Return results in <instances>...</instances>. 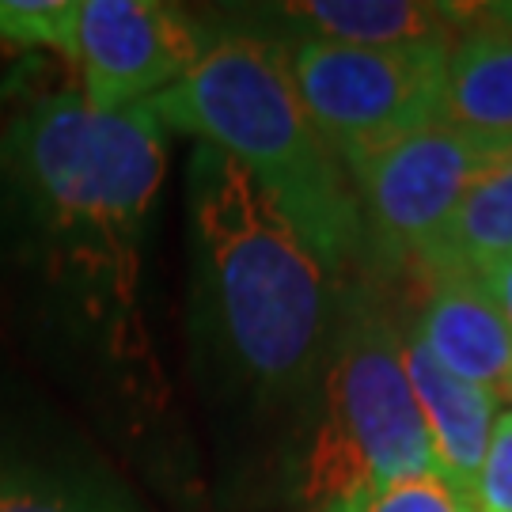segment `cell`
Wrapping results in <instances>:
<instances>
[{
    "mask_svg": "<svg viewBox=\"0 0 512 512\" xmlns=\"http://www.w3.org/2000/svg\"><path fill=\"white\" fill-rule=\"evenodd\" d=\"M167 126L152 103L92 110L38 99L0 133V183L46 277L122 357H145L141 270L164 183Z\"/></svg>",
    "mask_w": 512,
    "mask_h": 512,
    "instance_id": "cell-1",
    "label": "cell"
},
{
    "mask_svg": "<svg viewBox=\"0 0 512 512\" xmlns=\"http://www.w3.org/2000/svg\"><path fill=\"white\" fill-rule=\"evenodd\" d=\"M202 285L239 376L270 399L315 387L346 289L285 209L217 148L198 145L186 171Z\"/></svg>",
    "mask_w": 512,
    "mask_h": 512,
    "instance_id": "cell-2",
    "label": "cell"
},
{
    "mask_svg": "<svg viewBox=\"0 0 512 512\" xmlns=\"http://www.w3.org/2000/svg\"><path fill=\"white\" fill-rule=\"evenodd\" d=\"M152 110L167 133H186L232 156L285 209L342 289L365 266L357 186L296 92L285 38L213 35L198 65L152 99Z\"/></svg>",
    "mask_w": 512,
    "mask_h": 512,
    "instance_id": "cell-3",
    "label": "cell"
},
{
    "mask_svg": "<svg viewBox=\"0 0 512 512\" xmlns=\"http://www.w3.org/2000/svg\"><path fill=\"white\" fill-rule=\"evenodd\" d=\"M319 414L300 456L304 512H334L395 478L437 471L403 365V323L368 293L342 296L315 380Z\"/></svg>",
    "mask_w": 512,
    "mask_h": 512,
    "instance_id": "cell-4",
    "label": "cell"
},
{
    "mask_svg": "<svg viewBox=\"0 0 512 512\" xmlns=\"http://www.w3.org/2000/svg\"><path fill=\"white\" fill-rule=\"evenodd\" d=\"M293 80L311 122L353 167L440 122L448 50H368L293 42Z\"/></svg>",
    "mask_w": 512,
    "mask_h": 512,
    "instance_id": "cell-5",
    "label": "cell"
},
{
    "mask_svg": "<svg viewBox=\"0 0 512 512\" xmlns=\"http://www.w3.org/2000/svg\"><path fill=\"white\" fill-rule=\"evenodd\" d=\"M494 156L501 152L433 122L349 167L365 224V266H421L463 202L467 186Z\"/></svg>",
    "mask_w": 512,
    "mask_h": 512,
    "instance_id": "cell-6",
    "label": "cell"
},
{
    "mask_svg": "<svg viewBox=\"0 0 512 512\" xmlns=\"http://www.w3.org/2000/svg\"><path fill=\"white\" fill-rule=\"evenodd\" d=\"M209 31L160 0H80L73 69L92 110H129L175 88L205 54Z\"/></svg>",
    "mask_w": 512,
    "mask_h": 512,
    "instance_id": "cell-7",
    "label": "cell"
},
{
    "mask_svg": "<svg viewBox=\"0 0 512 512\" xmlns=\"http://www.w3.org/2000/svg\"><path fill=\"white\" fill-rule=\"evenodd\" d=\"M429 289L414 319V338L429 357L467 384L486 387L501 410L512 406V330L482 274H425Z\"/></svg>",
    "mask_w": 512,
    "mask_h": 512,
    "instance_id": "cell-8",
    "label": "cell"
},
{
    "mask_svg": "<svg viewBox=\"0 0 512 512\" xmlns=\"http://www.w3.org/2000/svg\"><path fill=\"white\" fill-rule=\"evenodd\" d=\"M440 122L490 152L512 148V4H471L444 57Z\"/></svg>",
    "mask_w": 512,
    "mask_h": 512,
    "instance_id": "cell-9",
    "label": "cell"
},
{
    "mask_svg": "<svg viewBox=\"0 0 512 512\" xmlns=\"http://www.w3.org/2000/svg\"><path fill=\"white\" fill-rule=\"evenodd\" d=\"M296 42H338L368 50H448L471 4H437V0H293L274 4Z\"/></svg>",
    "mask_w": 512,
    "mask_h": 512,
    "instance_id": "cell-10",
    "label": "cell"
},
{
    "mask_svg": "<svg viewBox=\"0 0 512 512\" xmlns=\"http://www.w3.org/2000/svg\"><path fill=\"white\" fill-rule=\"evenodd\" d=\"M403 365L406 380L414 387V399H418L425 433H429L437 475L452 482L459 494L471 497L501 403L486 387L467 384L444 365H437L410 327H403Z\"/></svg>",
    "mask_w": 512,
    "mask_h": 512,
    "instance_id": "cell-11",
    "label": "cell"
},
{
    "mask_svg": "<svg viewBox=\"0 0 512 512\" xmlns=\"http://www.w3.org/2000/svg\"><path fill=\"white\" fill-rule=\"evenodd\" d=\"M512 255V148L494 156L467 186L463 202L440 232L433 251L425 255L421 274L440 270H471L482 274L501 258Z\"/></svg>",
    "mask_w": 512,
    "mask_h": 512,
    "instance_id": "cell-12",
    "label": "cell"
},
{
    "mask_svg": "<svg viewBox=\"0 0 512 512\" xmlns=\"http://www.w3.org/2000/svg\"><path fill=\"white\" fill-rule=\"evenodd\" d=\"M80 0H0V42L46 50L73 65Z\"/></svg>",
    "mask_w": 512,
    "mask_h": 512,
    "instance_id": "cell-13",
    "label": "cell"
},
{
    "mask_svg": "<svg viewBox=\"0 0 512 512\" xmlns=\"http://www.w3.org/2000/svg\"><path fill=\"white\" fill-rule=\"evenodd\" d=\"M334 512H478L475 501L459 494L452 482H444L437 471L395 478L387 486L365 490L361 497L346 501Z\"/></svg>",
    "mask_w": 512,
    "mask_h": 512,
    "instance_id": "cell-14",
    "label": "cell"
},
{
    "mask_svg": "<svg viewBox=\"0 0 512 512\" xmlns=\"http://www.w3.org/2000/svg\"><path fill=\"white\" fill-rule=\"evenodd\" d=\"M0 512H114L107 501L35 471L0 467Z\"/></svg>",
    "mask_w": 512,
    "mask_h": 512,
    "instance_id": "cell-15",
    "label": "cell"
},
{
    "mask_svg": "<svg viewBox=\"0 0 512 512\" xmlns=\"http://www.w3.org/2000/svg\"><path fill=\"white\" fill-rule=\"evenodd\" d=\"M471 501L478 512H512V406L497 414Z\"/></svg>",
    "mask_w": 512,
    "mask_h": 512,
    "instance_id": "cell-16",
    "label": "cell"
},
{
    "mask_svg": "<svg viewBox=\"0 0 512 512\" xmlns=\"http://www.w3.org/2000/svg\"><path fill=\"white\" fill-rule=\"evenodd\" d=\"M482 281H486V289H490L494 304L501 308V315H505V323H509V330H512V255L494 262V266H486V270H482Z\"/></svg>",
    "mask_w": 512,
    "mask_h": 512,
    "instance_id": "cell-17",
    "label": "cell"
}]
</instances>
